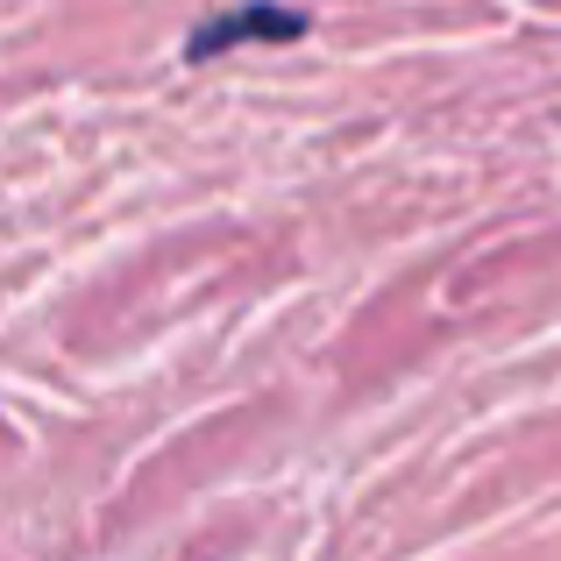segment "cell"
Masks as SVG:
<instances>
[{"label":"cell","instance_id":"6da1fadb","mask_svg":"<svg viewBox=\"0 0 561 561\" xmlns=\"http://www.w3.org/2000/svg\"><path fill=\"white\" fill-rule=\"evenodd\" d=\"M291 36H306V14H299V8L249 0V8L214 14V22L192 28V36H185V57H192V65H206V57H228L234 43H291Z\"/></svg>","mask_w":561,"mask_h":561}]
</instances>
